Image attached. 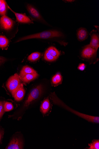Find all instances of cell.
<instances>
[{
	"label": "cell",
	"instance_id": "obj_21",
	"mask_svg": "<svg viewBox=\"0 0 99 149\" xmlns=\"http://www.w3.org/2000/svg\"><path fill=\"white\" fill-rule=\"evenodd\" d=\"M44 58L46 61L50 62H53L57 60L52 56L46 50L45 53Z\"/></svg>",
	"mask_w": 99,
	"mask_h": 149
},
{
	"label": "cell",
	"instance_id": "obj_11",
	"mask_svg": "<svg viewBox=\"0 0 99 149\" xmlns=\"http://www.w3.org/2000/svg\"><path fill=\"white\" fill-rule=\"evenodd\" d=\"M77 37L80 42H82L87 39L89 37V33L87 29L80 28L77 31Z\"/></svg>",
	"mask_w": 99,
	"mask_h": 149
},
{
	"label": "cell",
	"instance_id": "obj_24",
	"mask_svg": "<svg viewBox=\"0 0 99 149\" xmlns=\"http://www.w3.org/2000/svg\"><path fill=\"white\" fill-rule=\"evenodd\" d=\"M5 102L0 101V119L2 117L5 112L4 104Z\"/></svg>",
	"mask_w": 99,
	"mask_h": 149
},
{
	"label": "cell",
	"instance_id": "obj_12",
	"mask_svg": "<svg viewBox=\"0 0 99 149\" xmlns=\"http://www.w3.org/2000/svg\"><path fill=\"white\" fill-rule=\"evenodd\" d=\"M23 148V144L19 139L14 138L11 141L8 146V149H20Z\"/></svg>",
	"mask_w": 99,
	"mask_h": 149
},
{
	"label": "cell",
	"instance_id": "obj_1",
	"mask_svg": "<svg viewBox=\"0 0 99 149\" xmlns=\"http://www.w3.org/2000/svg\"><path fill=\"white\" fill-rule=\"evenodd\" d=\"M50 97L52 101L54 104L57 105L60 107H62L64 108V109L73 113L78 116L87 120L89 122L99 124V117L92 116L84 114L79 112L72 109H71L70 108L62 102V101L59 99L57 96L56 95L54 92L51 93L50 95Z\"/></svg>",
	"mask_w": 99,
	"mask_h": 149
},
{
	"label": "cell",
	"instance_id": "obj_3",
	"mask_svg": "<svg viewBox=\"0 0 99 149\" xmlns=\"http://www.w3.org/2000/svg\"><path fill=\"white\" fill-rule=\"evenodd\" d=\"M98 49H95L88 45L84 47L81 53L82 58L89 61H92L95 60L97 56Z\"/></svg>",
	"mask_w": 99,
	"mask_h": 149
},
{
	"label": "cell",
	"instance_id": "obj_20",
	"mask_svg": "<svg viewBox=\"0 0 99 149\" xmlns=\"http://www.w3.org/2000/svg\"><path fill=\"white\" fill-rule=\"evenodd\" d=\"M9 43V40L6 36L0 35V48L4 49L7 47Z\"/></svg>",
	"mask_w": 99,
	"mask_h": 149
},
{
	"label": "cell",
	"instance_id": "obj_14",
	"mask_svg": "<svg viewBox=\"0 0 99 149\" xmlns=\"http://www.w3.org/2000/svg\"><path fill=\"white\" fill-rule=\"evenodd\" d=\"M36 73L37 72L32 68L29 66L26 65L23 67L20 72V77L21 78L27 74Z\"/></svg>",
	"mask_w": 99,
	"mask_h": 149
},
{
	"label": "cell",
	"instance_id": "obj_27",
	"mask_svg": "<svg viewBox=\"0 0 99 149\" xmlns=\"http://www.w3.org/2000/svg\"><path fill=\"white\" fill-rule=\"evenodd\" d=\"M65 2L67 3H72L75 1H73V0H67V1H64Z\"/></svg>",
	"mask_w": 99,
	"mask_h": 149
},
{
	"label": "cell",
	"instance_id": "obj_7",
	"mask_svg": "<svg viewBox=\"0 0 99 149\" xmlns=\"http://www.w3.org/2000/svg\"><path fill=\"white\" fill-rule=\"evenodd\" d=\"M13 24V21L6 15L2 16L0 19V26L4 30H10L12 28Z\"/></svg>",
	"mask_w": 99,
	"mask_h": 149
},
{
	"label": "cell",
	"instance_id": "obj_5",
	"mask_svg": "<svg viewBox=\"0 0 99 149\" xmlns=\"http://www.w3.org/2000/svg\"><path fill=\"white\" fill-rule=\"evenodd\" d=\"M21 79L20 76L16 74L11 77L8 80L6 86L12 94L15 92L21 85Z\"/></svg>",
	"mask_w": 99,
	"mask_h": 149
},
{
	"label": "cell",
	"instance_id": "obj_6",
	"mask_svg": "<svg viewBox=\"0 0 99 149\" xmlns=\"http://www.w3.org/2000/svg\"><path fill=\"white\" fill-rule=\"evenodd\" d=\"M26 8L30 16L36 20L43 23H46L40 13L34 6L28 4L27 5Z\"/></svg>",
	"mask_w": 99,
	"mask_h": 149
},
{
	"label": "cell",
	"instance_id": "obj_28",
	"mask_svg": "<svg viewBox=\"0 0 99 149\" xmlns=\"http://www.w3.org/2000/svg\"><path fill=\"white\" fill-rule=\"evenodd\" d=\"M1 132H0V141H1Z\"/></svg>",
	"mask_w": 99,
	"mask_h": 149
},
{
	"label": "cell",
	"instance_id": "obj_2",
	"mask_svg": "<svg viewBox=\"0 0 99 149\" xmlns=\"http://www.w3.org/2000/svg\"><path fill=\"white\" fill-rule=\"evenodd\" d=\"M61 31L57 30H49L39 33L28 35L19 39L17 42L22 40L31 39H50L61 38L65 37Z\"/></svg>",
	"mask_w": 99,
	"mask_h": 149
},
{
	"label": "cell",
	"instance_id": "obj_26",
	"mask_svg": "<svg viewBox=\"0 0 99 149\" xmlns=\"http://www.w3.org/2000/svg\"><path fill=\"white\" fill-rule=\"evenodd\" d=\"M7 59L4 57L0 56V65L6 62Z\"/></svg>",
	"mask_w": 99,
	"mask_h": 149
},
{
	"label": "cell",
	"instance_id": "obj_19",
	"mask_svg": "<svg viewBox=\"0 0 99 149\" xmlns=\"http://www.w3.org/2000/svg\"><path fill=\"white\" fill-rule=\"evenodd\" d=\"M7 4L5 1L0 0V15H5L7 12Z\"/></svg>",
	"mask_w": 99,
	"mask_h": 149
},
{
	"label": "cell",
	"instance_id": "obj_8",
	"mask_svg": "<svg viewBox=\"0 0 99 149\" xmlns=\"http://www.w3.org/2000/svg\"><path fill=\"white\" fill-rule=\"evenodd\" d=\"M91 40L90 45L92 47L98 49L99 47V35L97 31L92 30L90 33Z\"/></svg>",
	"mask_w": 99,
	"mask_h": 149
},
{
	"label": "cell",
	"instance_id": "obj_10",
	"mask_svg": "<svg viewBox=\"0 0 99 149\" xmlns=\"http://www.w3.org/2000/svg\"><path fill=\"white\" fill-rule=\"evenodd\" d=\"M25 93V90L22 84H21L19 88L12 94L15 100L17 101H20L23 98Z\"/></svg>",
	"mask_w": 99,
	"mask_h": 149
},
{
	"label": "cell",
	"instance_id": "obj_18",
	"mask_svg": "<svg viewBox=\"0 0 99 149\" xmlns=\"http://www.w3.org/2000/svg\"><path fill=\"white\" fill-rule=\"evenodd\" d=\"M41 53L36 52L32 53L28 57V60L31 62H34L38 61L40 58Z\"/></svg>",
	"mask_w": 99,
	"mask_h": 149
},
{
	"label": "cell",
	"instance_id": "obj_23",
	"mask_svg": "<svg viewBox=\"0 0 99 149\" xmlns=\"http://www.w3.org/2000/svg\"><path fill=\"white\" fill-rule=\"evenodd\" d=\"M13 108V107L12 103L8 102L5 103L4 104V109L5 111L8 112L12 110Z\"/></svg>",
	"mask_w": 99,
	"mask_h": 149
},
{
	"label": "cell",
	"instance_id": "obj_4",
	"mask_svg": "<svg viewBox=\"0 0 99 149\" xmlns=\"http://www.w3.org/2000/svg\"><path fill=\"white\" fill-rule=\"evenodd\" d=\"M43 88L42 85H40L33 89L25 103V106H29L34 101L39 98L43 92Z\"/></svg>",
	"mask_w": 99,
	"mask_h": 149
},
{
	"label": "cell",
	"instance_id": "obj_16",
	"mask_svg": "<svg viewBox=\"0 0 99 149\" xmlns=\"http://www.w3.org/2000/svg\"><path fill=\"white\" fill-rule=\"evenodd\" d=\"M46 51L56 59H58L60 55V52L55 47L53 46L49 47Z\"/></svg>",
	"mask_w": 99,
	"mask_h": 149
},
{
	"label": "cell",
	"instance_id": "obj_9",
	"mask_svg": "<svg viewBox=\"0 0 99 149\" xmlns=\"http://www.w3.org/2000/svg\"><path fill=\"white\" fill-rule=\"evenodd\" d=\"M8 7L15 14L17 20L18 22L23 23H33V22L25 15L22 14V13L15 12L12 10L8 6Z\"/></svg>",
	"mask_w": 99,
	"mask_h": 149
},
{
	"label": "cell",
	"instance_id": "obj_15",
	"mask_svg": "<svg viewBox=\"0 0 99 149\" xmlns=\"http://www.w3.org/2000/svg\"><path fill=\"white\" fill-rule=\"evenodd\" d=\"M38 76V74L37 73L35 74H28L21 79L23 82L27 83L34 80L36 79Z\"/></svg>",
	"mask_w": 99,
	"mask_h": 149
},
{
	"label": "cell",
	"instance_id": "obj_25",
	"mask_svg": "<svg viewBox=\"0 0 99 149\" xmlns=\"http://www.w3.org/2000/svg\"><path fill=\"white\" fill-rule=\"evenodd\" d=\"M86 68L85 64L84 63H81L79 65L78 67V69L80 70L83 71Z\"/></svg>",
	"mask_w": 99,
	"mask_h": 149
},
{
	"label": "cell",
	"instance_id": "obj_22",
	"mask_svg": "<svg viewBox=\"0 0 99 149\" xmlns=\"http://www.w3.org/2000/svg\"><path fill=\"white\" fill-rule=\"evenodd\" d=\"M89 149H99V141L98 140H94L92 142L89 144Z\"/></svg>",
	"mask_w": 99,
	"mask_h": 149
},
{
	"label": "cell",
	"instance_id": "obj_17",
	"mask_svg": "<svg viewBox=\"0 0 99 149\" xmlns=\"http://www.w3.org/2000/svg\"><path fill=\"white\" fill-rule=\"evenodd\" d=\"M62 77L61 74L59 73L56 74L52 78V84L55 86H57L61 84Z\"/></svg>",
	"mask_w": 99,
	"mask_h": 149
},
{
	"label": "cell",
	"instance_id": "obj_13",
	"mask_svg": "<svg viewBox=\"0 0 99 149\" xmlns=\"http://www.w3.org/2000/svg\"><path fill=\"white\" fill-rule=\"evenodd\" d=\"M51 104L48 97L46 98L42 103L40 106V111L42 114L45 115L49 111Z\"/></svg>",
	"mask_w": 99,
	"mask_h": 149
}]
</instances>
